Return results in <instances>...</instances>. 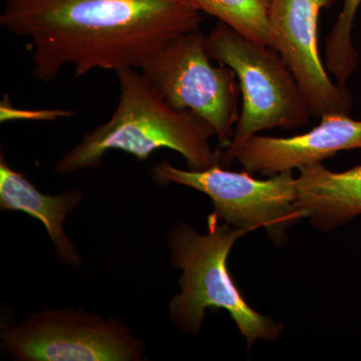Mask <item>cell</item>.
Segmentation results:
<instances>
[{
  "mask_svg": "<svg viewBox=\"0 0 361 361\" xmlns=\"http://www.w3.org/2000/svg\"><path fill=\"white\" fill-rule=\"evenodd\" d=\"M202 20L191 0H6L0 16L2 27L28 40L33 77L44 82L68 66L75 78L140 70Z\"/></svg>",
  "mask_w": 361,
  "mask_h": 361,
  "instance_id": "1",
  "label": "cell"
},
{
  "mask_svg": "<svg viewBox=\"0 0 361 361\" xmlns=\"http://www.w3.org/2000/svg\"><path fill=\"white\" fill-rule=\"evenodd\" d=\"M116 73L120 99L113 116L85 134L56 163V174L97 167L111 149L129 153L139 161L147 160L157 149H173L193 171L220 164V149L214 151L210 145L215 130L205 120L192 111L173 109L139 68H123Z\"/></svg>",
  "mask_w": 361,
  "mask_h": 361,
  "instance_id": "2",
  "label": "cell"
},
{
  "mask_svg": "<svg viewBox=\"0 0 361 361\" xmlns=\"http://www.w3.org/2000/svg\"><path fill=\"white\" fill-rule=\"evenodd\" d=\"M246 233L226 222L219 224L214 213L208 217L205 234L186 223L169 233L171 263L183 271L180 294L170 303V317L183 331L198 334L207 308H221L229 312L249 348L258 339L272 341L281 334L283 326L280 323L249 306L228 270L230 251Z\"/></svg>",
  "mask_w": 361,
  "mask_h": 361,
  "instance_id": "3",
  "label": "cell"
},
{
  "mask_svg": "<svg viewBox=\"0 0 361 361\" xmlns=\"http://www.w3.org/2000/svg\"><path fill=\"white\" fill-rule=\"evenodd\" d=\"M205 45L210 59L229 66L238 80L242 108L231 142L273 128L299 129L307 125L312 116L310 108L293 73L274 49L219 20L206 35Z\"/></svg>",
  "mask_w": 361,
  "mask_h": 361,
  "instance_id": "4",
  "label": "cell"
},
{
  "mask_svg": "<svg viewBox=\"0 0 361 361\" xmlns=\"http://www.w3.org/2000/svg\"><path fill=\"white\" fill-rule=\"evenodd\" d=\"M200 30L185 33L140 71L173 109L190 111L215 130L219 149L231 142L240 116V85L229 66H215Z\"/></svg>",
  "mask_w": 361,
  "mask_h": 361,
  "instance_id": "5",
  "label": "cell"
},
{
  "mask_svg": "<svg viewBox=\"0 0 361 361\" xmlns=\"http://www.w3.org/2000/svg\"><path fill=\"white\" fill-rule=\"evenodd\" d=\"M1 343L18 361H140L146 346L118 318L73 308L28 316L1 325Z\"/></svg>",
  "mask_w": 361,
  "mask_h": 361,
  "instance_id": "6",
  "label": "cell"
},
{
  "mask_svg": "<svg viewBox=\"0 0 361 361\" xmlns=\"http://www.w3.org/2000/svg\"><path fill=\"white\" fill-rule=\"evenodd\" d=\"M161 184L182 185L210 197L219 219L246 232L265 229L276 244L286 238V230L306 218L297 203L296 178L292 171L258 180L250 173L233 172L220 164L202 171L182 170L164 161L153 168Z\"/></svg>",
  "mask_w": 361,
  "mask_h": 361,
  "instance_id": "7",
  "label": "cell"
},
{
  "mask_svg": "<svg viewBox=\"0 0 361 361\" xmlns=\"http://www.w3.org/2000/svg\"><path fill=\"white\" fill-rule=\"evenodd\" d=\"M338 0H273L270 47L293 73L311 116L348 114L353 97L346 85L330 78L318 45L320 13Z\"/></svg>",
  "mask_w": 361,
  "mask_h": 361,
  "instance_id": "8",
  "label": "cell"
},
{
  "mask_svg": "<svg viewBox=\"0 0 361 361\" xmlns=\"http://www.w3.org/2000/svg\"><path fill=\"white\" fill-rule=\"evenodd\" d=\"M310 132L288 137L254 135L231 142L221 151L220 165L228 168L238 161L251 175L281 174L311 164L322 163L338 152L361 149V121L348 114L322 116Z\"/></svg>",
  "mask_w": 361,
  "mask_h": 361,
  "instance_id": "9",
  "label": "cell"
},
{
  "mask_svg": "<svg viewBox=\"0 0 361 361\" xmlns=\"http://www.w3.org/2000/svg\"><path fill=\"white\" fill-rule=\"evenodd\" d=\"M298 170L297 203L317 229L331 231L361 216V165L334 172L315 163Z\"/></svg>",
  "mask_w": 361,
  "mask_h": 361,
  "instance_id": "10",
  "label": "cell"
},
{
  "mask_svg": "<svg viewBox=\"0 0 361 361\" xmlns=\"http://www.w3.org/2000/svg\"><path fill=\"white\" fill-rule=\"evenodd\" d=\"M82 200V193L78 189L59 195L42 193L25 175L11 168L2 154L0 156L1 211H20L39 220L56 246L59 260L78 268L82 264V256L66 236L63 224L66 216Z\"/></svg>",
  "mask_w": 361,
  "mask_h": 361,
  "instance_id": "11",
  "label": "cell"
},
{
  "mask_svg": "<svg viewBox=\"0 0 361 361\" xmlns=\"http://www.w3.org/2000/svg\"><path fill=\"white\" fill-rule=\"evenodd\" d=\"M202 13L214 16L258 44L270 47L273 0H191Z\"/></svg>",
  "mask_w": 361,
  "mask_h": 361,
  "instance_id": "12",
  "label": "cell"
},
{
  "mask_svg": "<svg viewBox=\"0 0 361 361\" xmlns=\"http://www.w3.org/2000/svg\"><path fill=\"white\" fill-rule=\"evenodd\" d=\"M360 6L361 0H342L341 13L325 40V68L341 85H346L360 65L353 30Z\"/></svg>",
  "mask_w": 361,
  "mask_h": 361,
  "instance_id": "13",
  "label": "cell"
},
{
  "mask_svg": "<svg viewBox=\"0 0 361 361\" xmlns=\"http://www.w3.org/2000/svg\"><path fill=\"white\" fill-rule=\"evenodd\" d=\"M75 111L59 110V109H45V110H26L14 106L6 94L0 104V121L2 123L14 120L56 121L58 118H70Z\"/></svg>",
  "mask_w": 361,
  "mask_h": 361,
  "instance_id": "14",
  "label": "cell"
}]
</instances>
